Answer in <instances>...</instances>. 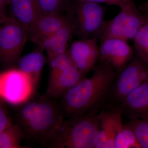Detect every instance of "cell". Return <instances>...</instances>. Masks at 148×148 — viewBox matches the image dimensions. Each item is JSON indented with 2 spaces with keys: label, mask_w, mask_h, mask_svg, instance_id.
<instances>
[{
  "label": "cell",
  "mask_w": 148,
  "mask_h": 148,
  "mask_svg": "<svg viewBox=\"0 0 148 148\" xmlns=\"http://www.w3.org/2000/svg\"><path fill=\"white\" fill-rule=\"evenodd\" d=\"M92 75L84 77L61 97L65 118L78 116L99 109L109 99L116 72L107 62H100Z\"/></svg>",
  "instance_id": "6da1fadb"
},
{
  "label": "cell",
  "mask_w": 148,
  "mask_h": 148,
  "mask_svg": "<svg viewBox=\"0 0 148 148\" xmlns=\"http://www.w3.org/2000/svg\"><path fill=\"white\" fill-rule=\"evenodd\" d=\"M19 106L17 124L24 139L45 147L65 119L60 105L44 95Z\"/></svg>",
  "instance_id": "7a4b0ae2"
},
{
  "label": "cell",
  "mask_w": 148,
  "mask_h": 148,
  "mask_svg": "<svg viewBox=\"0 0 148 148\" xmlns=\"http://www.w3.org/2000/svg\"><path fill=\"white\" fill-rule=\"evenodd\" d=\"M98 112L91 111L64 119L45 147L95 148L99 129Z\"/></svg>",
  "instance_id": "3957f363"
},
{
  "label": "cell",
  "mask_w": 148,
  "mask_h": 148,
  "mask_svg": "<svg viewBox=\"0 0 148 148\" xmlns=\"http://www.w3.org/2000/svg\"><path fill=\"white\" fill-rule=\"evenodd\" d=\"M120 11L113 18L105 21L98 38L100 42L109 38L127 41L133 40L148 20L130 0L119 7Z\"/></svg>",
  "instance_id": "277c9868"
},
{
  "label": "cell",
  "mask_w": 148,
  "mask_h": 148,
  "mask_svg": "<svg viewBox=\"0 0 148 148\" xmlns=\"http://www.w3.org/2000/svg\"><path fill=\"white\" fill-rule=\"evenodd\" d=\"M36 87L31 78L18 69L0 73V98L6 103L24 104L32 99Z\"/></svg>",
  "instance_id": "5b68a950"
},
{
  "label": "cell",
  "mask_w": 148,
  "mask_h": 148,
  "mask_svg": "<svg viewBox=\"0 0 148 148\" xmlns=\"http://www.w3.org/2000/svg\"><path fill=\"white\" fill-rule=\"evenodd\" d=\"M73 25L76 32L82 39L96 38L99 36L105 23V9L101 4L77 1L75 9Z\"/></svg>",
  "instance_id": "8992f818"
},
{
  "label": "cell",
  "mask_w": 148,
  "mask_h": 148,
  "mask_svg": "<svg viewBox=\"0 0 148 148\" xmlns=\"http://www.w3.org/2000/svg\"><path fill=\"white\" fill-rule=\"evenodd\" d=\"M28 34L23 26L14 19L0 25V63L13 65L20 58Z\"/></svg>",
  "instance_id": "52a82bcc"
},
{
  "label": "cell",
  "mask_w": 148,
  "mask_h": 148,
  "mask_svg": "<svg viewBox=\"0 0 148 148\" xmlns=\"http://www.w3.org/2000/svg\"><path fill=\"white\" fill-rule=\"evenodd\" d=\"M148 80V66L139 57L134 58L117 75L109 99L117 105Z\"/></svg>",
  "instance_id": "ba28073f"
},
{
  "label": "cell",
  "mask_w": 148,
  "mask_h": 148,
  "mask_svg": "<svg viewBox=\"0 0 148 148\" xmlns=\"http://www.w3.org/2000/svg\"><path fill=\"white\" fill-rule=\"evenodd\" d=\"M101 43L100 62L108 63L118 74L132 60V48L126 41L116 38L106 39Z\"/></svg>",
  "instance_id": "9c48e42d"
},
{
  "label": "cell",
  "mask_w": 148,
  "mask_h": 148,
  "mask_svg": "<svg viewBox=\"0 0 148 148\" xmlns=\"http://www.w3.org/2000/svg\"><path fill=\"white\" fill-rule=\"evenodd\" d=\"M96 38L82 39L72 43L69 50L74 66L86 76L96 66L99 58Z\"/></svg>",
  "instance_id": "30bf717a"
},
{
  "label": "cell",
  "mask_w": 148,
  "mask_h": 148,
  "mask_svg": "<svg viewBox=\"0 0 148 148\" xmlns=\"http://www.w3.org/2000/svg\"><path fill=\"white\" fill-rule=\"evenodd\" d=\"M115 108L130 119H148V80L127 95Z\"/></svg>",
  "instance_id": "8fae6325"
},
{
  "label": "cell",
  "mask_w": 148,
  "mask_h": 148,
  "mask_svg": "<svg viewBox=\"0 0 148 148\" xmlns=\"http://www.w3.org/2000/svg\"><path fill=\"white\" fill-rule=\"evenodd\" d=\"M122 116L115 108L99 114V129L95 148H114L117 131L122 122Z\"/></svg>",
  "instance_id": "7c38bea8"
},
{
  "label": "cell",
  "mask_w": 148,
  "mask_h": 148,
  "mask_svg": "<svg viewBox=\"0 0 148 148\" xmlns=\"http://www.w3.org/2000/svg\"><path fill=\"white\" fill-rule=\"evenodd\" d=\"M71 21L60 14H42L28 31L33 42L39 45L42 41L58 32Z\"/></svg>",
  "instance_id": "4fadbf2b"
},
{
  "label": "cell",
  "mask_w": 148,
  "mask_h": 148,
  "mask_svg": "<svg viewBox=\"0 0 148 148\" xmlns=\"http://www.w3.org/2000/svg\"><path fill=\"white\" fill-rule=\"evenodd\" d=\"M84 77L75 66L57 73L50 74L45 95L53 100L61 98Z\"/></svg>",
  "instance_id": "5bb4252c"
},
{
  "label": "cell",
  "mask_w": 148,
  "mask_h": 148,
  "mask_svg": "<svg viewBox=\"0 0 148 148\" xmlns=\"http://www.w3.org/2000/svg\"><path fill=\"white\" fill-rule=\"evenodd\" d=\"M12 12L14 21L27 30L43 14L38 0H10Z\"/></svg>",
  "instance_id": "9a60e30c"
},
{
  "label": "cell",
  "mask_w": 148,
  "mask_h": 148,
  "mask_svg": "<svg viewBox=\"0 0 148 148\" xmlns=\"http://www.w3.org/2000/svg\"><path fill=\"white\" fill-rule=\"evenodd\" d=\"M74 32L73 25L71 21L42 42L39 46L46 51L49 60L67 50L68 42Z\"/></svg>",
  "instance_id": "2e32d148"
},
{
  "label": "cell",
  "mask_w": 148,
  "mask_h": 148,
  "mask_svg": "<svg viewBox=\"0 0 148 148\" xmlns=\"http://www.w3.org/2000/svg\"><path fill=\"white\" fill-rule=\"evenodd\" d=\"M18 69L29 76L37 87L45 64V58L41 51H36L18 59Z\"/></svg>",
  "instance_id": "e0dca14e"
},
{
  "label": "cell",
  "mask_w": 148,
  "mask_h": 148,
  "mask_svg": "<svg viewBox=\"0 0 148 148\" xmlns=\"http://www.w3.org/2000/svg\"><path fill=\"white\" fill-rule=\"evenodd\" d=\"M24 139L22 130L17 123H12L0 134V148H24L21 146Z\"/></svg>",
  "instance_id": "ac0fdd59"
},
{
  "label": "cell",
  "mask_w": 148,
  "mask_h": 148,
  "mask_svg": "<svg viewBox=\"0 0 148 148\" xmlns=\"http://www.w3.org/2000/svg\"><path fill=\"white\" fill-rule=\"evenodd\" d=\"M141 148L134 132L128 125L120 123L114 140V148Z\"/></svg>",
  "instance_id": "d6986e66"
},
{
  "label": "cell",
  "mask_w": 148,
  "mask_h": 148,
  "mask_svg": "<svg viewBox=\"0 0 148 148\" xmlns=\"http://www.w3.org/2000/svg\"><path fill=\"white\" fill-rule=\"evenodd\" d=\"M130 119L125 124L132 129L141 148H148V119Z\"/></svg>",
  "instance_id": "ffe728a7"
},
{
  "label": "cell",
  "mask_w": 148,
  "mask_h": 148,
  "mask_svg": "<svg viewBox=\"0 0 148 148\" xmlns=\"http://www.w3.org/2000/svg\"><path fill=\"white\" fill-rule=\"evenodd\" d=\"M133 40L139 57L148 66V20Z\"/></svg>",
  "instance_id": "44dd1931"
},
{
  "label": "cell",
  "mask_w": 148,
  "mask_h": 148,
  "mask_svg": "<svg viewBox=\"0 0 148 148\" xmlns=\"http://www.w3.org/2000/svg\"><path fill=\"white\" fill-rule=\"evenodd\" d=\"M49 62L51 69L50 74L57 73L74 66L67 49L49 59Z\"/></svg>",
  "instance_id": "7402d4cb"
},
{
  "label": "cell",
  "mask_w": 148,
  "mask_h": 148,
  "mask_svg": "<svg viewBox=\"0 0 148 148\" xmlns=\"http://www.w3.org/2000/svg\"><path fill=\"white\" fill-rule=\"evenodd\" d=\"M43 14H60L68 0H38Z\"/></svg>",
  "instance_id": "603a6c76"
},
{
  "label": "cell",
  "mask_w": 148,
  "mask_h": 148,
  "mask_svg": "<svg viewBox=\"0 0 148 148\" xmlns=\"http://www.w3.org/2000/svg\"><path fill=\"white\" fill-rule=\"evenodd\" d=\"M5 103L0 98V134L13 123L9 116Z\"/></svg>",
  "instance_id": "cb8c5ba5"
},
{
  "label": "cell",
  "mask_w": 148,
  "mask_h": 148,
  "mask_svg": "<svg viewBox=\"0 0 148 148\" xmlns=\"http://www.w3.org/2000/svg\"><path fill=\"white\" fill-rule=\"evenodd\" d=\"M80 1L91 2L98 3H105L110 5L121 6L128 0H77Z\"/></svg>",
  "instance_id": "d4e9b609"
},
{
  "label": "cell",
  "mask_w": 148,
  "mask_h": 148,
  "mask_svg": "<svg viewBox=\"0 0 148 148\" xmlns=\"http://www.w3.org/2000/svg\"><path fill=\"white\" fill-rule=\"evenodd\" d=\"M10 0H0V14L3 15L5 14V10L7 6L10 3Z\"/></svg>",
  "instance_id": "484cf974"
},
{
  "label": "cell",
  "mask_w": 148,
  "mask_h": 148,
  "mask_svg": "<svg viewBox=\"0 0 148 148\" xmlns=\"http://www.w3.org/2000/svg\"><path fill=\"white\" fill-rule=\"evenodd\" d=\"M9 19H10L7 17L5 15H3V14H0V25L2 24L4 22L8 21Z\"/></svg>",
  "instance_id": "4316f807"
},
{
  "label": "cell",
  "mask_w": 148,
  "mask_h": 148,
  "mask_svg": "<svg viewBox=\"0 0 148 148\" xmlns=\"http://www.w3.org/2000/svg\"><path fill=\"white\" fill-rule=\"evenodd\" d=\"M142 8L148 10V2L146 3L145 4L143 5Z\"/></svg>",
  "instance_id": "83f0119b"
}]
</instances>
